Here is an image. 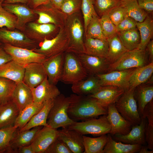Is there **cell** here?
Here are the masks:
<instances>
[{
    "instance_id": "16",
    "label": "cell",
    "mask_w": 153,
    "mask_h": 153,
    "mask_svg": "<svg viewBox=\"0 0 153 153\" xmlns=\"http://www.w3.org/2000/svg\"><path fill=\"white\" fill-rule=\"evenodd\" d=\"M2 6L17 18L18 29L24 31L26 25L32 22L36 15L32 9L24 5L2 3Z\"/></svg>"
},
{
    "instance_id": "5",
    "label": "cell",
    "mask_w": 153,
    "mask_h": 153,
    "mask_svg": "<svg viewBox=\"0 0 153 153\" xmlns=\"http://www.w3.org/2000/svg\"><path fill=\"white\" fill-rule=\"evenodd\" d=\"M135 88L129 89L125 92L114 103L121 115L133 125L139 124L141 121L135 97Z\"/></svg>"
},
{
    "instance_id": "62",
    "label": "cell",
    "mask_w": 153,
    "mask_h": 153,
    "mask_svg": "<svg viewBox=\"0 0 153 153\" xmlns=\"http://www.w3.org/2000/svg\"><path fill=\"white\" fill-rule=\"evenodd\" d=\"M2 3L0 2V5Z\"/></svg>"
},
{
    "instance_id": "32",
    "label": "cell",
    "mask_w": 153,
    "mask_h": 153,
    "mask_svg": "<svg viewBox=\"0 0 153 153\" xmlns=\"http://www.w3.org/2000/svg\"><path fill=\"white\" fill-rule=\"evenodd\" d=\"M152 15L148 14L143 21L137 22V27L140 36V43L137 48L140 50H145L152 37L153 19Z\"/></svg>"
},
{
    "instance_id": "33",
    "label": "cell",
    "mask_w": 153,
    "mask_h": 153,
    "mask_svg": "<svg viewBox=\"0 0 153 153\" xmlns=\"http://www.w3.org/2000/svg\"><path fill=\"white\" fill-rule=\"evenodd\" d=\"M153 73V62L136 68L129 78V89L135 88L145 82L151 77Z\"/></svg>"
},
{
    "instance_id": "29",
    "label": "cell",
    "mask_w": 153,
    "mask_h": 153,
    "mask_svg": "<svg viewBox=\"0 0 153 153\" xmlns=\"http://www.w3.org/2000/svg\"><path fill=\"white\" fill-rule=\"evenodd\" d=\"M107 141L103 150V153H138L143 145L139 144H129L117 142L114 140L110 133L107 134Z\"/></svg>"
},
{
    "instance_id": "31",
    "label": "cell",
    "mask_w": 153,
    "mask_h": 153,
    "mask_svg": "<svg viewBox=\"0 0 153 153\" xmlns=\"http://www.w3.org/2000/svg\"><path fill=\"white\" fill-rule=\"evenodd\" d=\"M54 99H51L45 102L41 109L33 116L24 126L19 129V131L29 129L38 126L48 127L47 123V119Z\"/></svg>"
},
{
    "instance_id": "2",
    "label": "cell",
    "mask_w": 153,
    "mask_h": 153,
    "mask_svg": "<svg viewBox=\"0 0 153 153\" xmlns=\"http://www.w3.org/2000/svg\"><path fill=\"white\" fill-rule=\"evenodd\" d=\"M69 39L66 51L75 53H85L84 27L81 11L67 16L65 25Z\"/></svg>"
},
{
    "instance_id": "43",
    "label": "cell",
    "mask_w": 153,
    "mask_h": 153,
    "mask_svg": "<svg viewBox=\"0 0 153 153\" xmlns=\"http://www.w3.org/2000/svg\"><path fill=\"white\" fill-rule=\"evenodd\" d=\"M93 1L95 10L99 18L120 4V1L118 0H93Z\"/></svg>"
},
{
    "instance_id": "6",
    "label": "cell",
    "mask_w": 153,
    "mask_h": 153,
    "mask_svg": "<svg viewBox=\"0 0 153 153\" xmlns=\"http://www.w3.org/2000/svg\"><path fill=\"white\" fill-rule=\"evenodd\" d=\"M69 44L68 35L65 26L60 28L55 37L50 39H45L33 50L47 58L67 51Z\"/></svg>"
},
{
    "instance_id": "22",
    "label": "cell",
    "mask_w": 153,
    "mask_h": 153,
    "mask_svg": "<svg viewBox=\"0 0 153 153\" xmlns=\"http://www.w3.org/2000/svg\"><path fill=\"white\" fill-rule=\"evenodd\" d=\"M58 131V138L64 143L73 153H83V135L67 127L63 128Z\"/></svg>"
},
{
    "instance_id": "61",
    "label": "cell",
    "mask_w": 153,
    "mask_h": 153,
    "mask_svg": "<svg viewBox=\"0 0 153 153\" xmlns=\"http://www.w3.org/2000/svg\"><path fill=\"white\" fill-rule=\"evenodd\" d=\"M2 44H1V43H0V45H2Z\"/></svg>"
},
{
    "instance_id": "26",
    "label": "cell",
    "mask_w": 153,
    "mask_h": 153,
    "mask_svg": "<svg viewBox=\"0 0 153 153\" xmlns=\"http://www.w3.org/2000/svg\"><path fill=\"white\" fill-rule=\"evenodd\" d=\"M101 86L98 78L94 75H89L85 79L73 84V92L79 95H88L96 92Z\"/></svg>"
},
{
    "instance_id": "42",
    "label": "cell",
    "mask_w": 153,
    "mask_h": 153,
    "mask_svg": "<svg viewBox=\"0 0 153 153\" xmlns=\"http://www.w3.org/2000/svg\"><path fill=\"white\" fill-rule=\"evenodd\" d=\"M17 83L10 80L0 77V104L12 99Z\"/></svg>"
},
{
    "instance_id": "49",
    "label": "cell",
    "mask_w": 153,
    "mask_h": 153,
    "mask_svg": "<svg viewBox=\"0 0 153 153\" xmlns=\"http://www.w3.org/2000/svg\"><path fill=\"white\" fill-rule=\"evenodd\" d=\"M45 153H73L67 145L58 138L50 145Z\"/></svg>"
},
{
    "instance_id": "18",
    "label": "cell",
    "mask_w": 153,
    "mask_h": 153,
    "mask_svg": "<svg viewBox=\"0 0 153 153\" xmlns=\"http://www.w3.org/2000/svg\"><path fill=\"white\" fill-rule=\"evenodd\" d=\"M64 52L46 58L42 63L48 80L51 83L54 85H56L61 80Z\"/></svg>"
},
{
    "instance_id": "57",
    "label": "cell",
    "mask_w": 153,
    "mask_h": 153,
    "mask_svg": "<svg viewBox=\"0 0 153 153\" xmlns=\"http://www.w3.org/2000/svg\"><path fill=\"white\" fill-rule=\"evenodd\" d=\"M28 0H5L3 3L16 4L18 3L27 4Z\"/></svg>"
},
{
    "instance_id": "13",
    "label": "cell",
    "mask_w": 153,
    "mask_h": 153,
    "mask_svg": "<svg viewBox=\"0 0 153 153\" xmlns=\"http://www.w3.org/2000/svg\"><path fill=\"white\" fill-rule=\"evenodd\" d=\"M135 68L114 71L96 76L99 78L101 86H116L122 89L125 92L129 89V78Z\"/></svg>"
},
{
    "instance_id": "40",
    "label": "cell",
    "mask_w": 153,
    "mask_h": 153,
    "mask_svg": "<svg viewBox=\"0 0 153 153\" xmlns=\"http://www.w3.org/2000/svg\"><path fill=\"white\" fill-rule=\"evenodd\" d=\"M18 129L14 126L0 129V153H12L10 143Z\"/></svg>"
},
{
    "instance_id": "21",
    "label": "cell",
    "mask_w": 153,
    "mask_h": 153,
    "mask_svg": "<svg viewBox=\"0 0 153 153\" xmlns=\"http://www.w3.org/2000/svg\"><path fill=\"white\" fill-rule=\"evenodd\" d=\"M58 137L56 129L43 126L38 132L31 144L35 153H45Z\"/></svg>"
},
{
    "instance_id": "37",
    "label": "cell",
    "mask_w": 153,
    "mask_h": 153,
    "mask_svg": "<svg viewBox=\"0 0 153 153\" xmlns=\"http://www.w3.org/2000/svg\"><path fill=\"white\" fill-rule=\"evenodd\" d=\"M44 103H40L33 102L21 111L16 119L14 126L20 129L24 126L32 117L39 111Z\"/></svg>"
},
{
    "instance_id": "12",
    "label": "cell",
    "mask_w": 153,
    "mask_h": 153,
    "mask_svg": "<svg viewBox=\"0 0 153 153\" xmlns=\"http://www.w3.org/2000/svg\"><path fill=\"white\" fill-rule=\"evenodd\" d=\"M19 31L0 28V43L30 49L38 47L37 43L30 39L24 32Z\"/></svg>"
},
{
    "instance_id": "14",
    "label": "cell",
    "mask_w": 153,
    "mask_h": 153,
    "mask_svg": "<svg viewBox=\"0 0 153 153\" xmlns=\"http://www.w3.org/2000/svg\"><path fill=\"white\" fill-rule=\"evenodd\" d=\"M76 54L89 75L108 72L111 63L107 58L85 53Z\"/></svg>"
},
{
    "instance_id": "1",
    "label": "cell",
    "mask_w": 153,
    "mask_h": 153,
    "mask_svg": "<svg viewBox=\"0 0 153 153\" xmlns=\"http://www.w3.org/2000/svg\"><path fill=\"white\" fill-rule=\"evenodd\" d=\"M70 97L67 113L70 118L74 120H85L107 114V109L93 98L76 94H72Z\"/></svg>"
},
{
    "instance_id": "28",
    "label": "cell",
    "mask_w": 153,
    "mask_h": 153,
    "mask_svg": "<svg viewBox=\"0 0 153 153\" xmlns=\"http://www.w3.org/2000/svg\"><path fill=\"white\" fill-rule=\"evenodd\" d=\"M84 42L85 53L107 58L109 50L107 40L85 37Z\"/></svg>"
},
{
    "instance_id": "59",
    "label": "cell",
    "mask_w": 153,
    "mask_h": 153,
    "mask_svg": "<svg viewBox=\"0 0 153 153\" xmlns=\"http://www.w3.org/2000/svg\"><path fill=\"white\" fill-rule=\"evenodd\" d=\"M147 146L143 145L140 150L139 153H153V150H148Z\"/></svg>"
},
{
    "instance_id": "19",
    "label": "cell",
    "mask_w": 153,
    "mask_h": 153,
    "mask_svg": "<svg viewBox=\"0 0 153 153\" xmlns=\"http://www.w3.org/2000/svg\"><path fill=\"white\" fill-rule=\"evenodd\" d=\"M145 119L141 117L140 124L133 125L128 134L125 135L115 134L112 136L113 139L116 141L126 144L145 145L146 143L145 133Z\"/></svg>"
},
{
    "instance_id": "46",
    "label": "cell",
    "mask_w": 153,
    "mask_h": 153,
    "mask_svg": "<svg viewBox=\"0 0 153 153\" xmlns=\"http://www.w3.org/2000/svg\"><path fill=\"white\" fill-rule=\"evenodd\" d=\"M81 10L84 22L85 35L89 22L93 15L96 13L94 8L93 0H82Z\"/></svg>"
},
{
    "instance_id": "8",
    "label": "cell",
    "mask_w": 153,
    "mask_h": 153,
    "mask_svg": "<svg viewBox=\"0 0 153 153\" xmlns=\"http://www.w3.org/2000/svg\"><path fill=\"white\" fill-rule=\"evenodd\" d=\"M147 56L146 49L136 48L128 50L119 59L110 65L108 72L121 71L141 67L146 64Z\"/></svg>"
},
{
    "instance_id": "53",
    "label": "cell",
    "mask_w": 153,
    "mask_h": 153,
    "mask_svg": "<svg viewBox=\"0 0 153 153\" xmlns=\"http://www.w3.org/2000/svg\"><path fill=\"white\" fill-rule=\"evenodd\" d=\"M12 60L11 56L3 48V44L0 45V66Z\"/></svg>"
},
{
    "instance_id": "17",
    "label": "cell",
    "mask_w": 153,
    "mask_h": 153,
    "mask_svg": "<svg viewBox=\"0 0 153 153\" xmlns=\"http://www.w3.org/2000/svg\"><path fill=\"white\" fill-rule=\"evenodd\" d=\"M23 82L31 89L41 84L47 77L42 63H33L24 67Z\"/></svg>"
},
{
    "instance_id": "52",
    "label": "cell",
    "mask_w": 153,
    "mask_h": 153,
    "mask_svg": "<svg viewBox=\"0 0 153 153\" xmlns=\"http://www.w3.org/2000/svg\"><path fill=\"white\" fill-rule=\"evenodd\" d=\"M141 8L148 14L152 15L153 0H137Z\"/></svg>"
},
{
    "instance_id": "41",
    "label": "cell",
    "mask_w": 153,
    "mask_h": 153,
    "mask_svg": "<svg viewBox=\"0 0 153 153\" xmlns=\"http://www.w3.org/2000/svg\"><path fill=\"white\" fill-rule=\"evenodd\" d=\"M100 18L96 13L93 15L88 25L84 37L107 40L102 32Z\"/></svg>"
},
{
    "instance_id": "30",
    "label": "cell",
    "mask_w": 153,
    "mask_h": 153,
    "mask_svg": "<svg viewBox=\"0 0 153 153\" xmlns=\"http://www.w3.org/2000/svg\"><path fill=\"white\" fill-rule=\"evenodd\" d=\"M24 67L11 60L0 66V77L8 79L18 83L23 81Z\"/></svg>"
},
{
    "instance_id": "36",
    "label": "cell",
    "mask_w": 153,
    "mask_h": 153,
    "mask_svg": "<svg viewBox=\"0 0 153 153\" xmlns=\"http://www.w3.org/2000/svg\"><path fill=\"white\" fill-rule=\"evenodd\" d=\"M109 44V50L107 59L113 63L128 51L120 40L117 34L107 40Z\"/></svg>"
},
{
    "instance_id": "11",
    "label": "cell",
    "mask_w": 153,
    "mask_h": 153,
    "mask_svg": "<svg viewBox=\"0 0 153 153\" xmlns=\"http://www.w3.org/2000/svg\"><path fill=\"white\" fill-rule=\"evenodd\" d=\"M60 28L54 24H41L31 22L26 26L24 32L30 39L38 44L45 39H51L56 36Z\"/></svg>"
},
{
    "instance_id": "7",
    "label": "cell",
    "mask_w": 153,
    "mask_h": 153,
    "mask_svg": "<svg viewBox=\"0 0 153 153\" xmlns=\"http://www.w3.org/2000/svg\"><path fill=\"white\" fill-rule=\"evenodd\" d=\"M67 127L82 135L91 134L94 136L109 133L111 130L107 114L100 116L98 119L93 118L82 122L76 121Z\"/></svg>"
},
{
    "instance_id": "51",
    "label": "cell",
    "mask_w": 153,
    "mask_h": 153,
    "mask_svg": "<svg viewBox=\"0 0 153 153\" xmlns=\"http://www.w3.org/2000/svg\"><path fill=\"white\" fill-rule=\"evenodd\" d=\"M145 133L147 147L149 150H153V125L146 123Z\"/></svg>"
},
{
    "instance_id": "4",
    "label": "cell",
    "mask_w": 153,
    "mask_h": 153,
    "mask_svg": "<svg viewBox=\"0 0 153 153\" xmlns=\"http://www.w3.org/2000/svg\"><path fill=\"white\" fill-rule=\"evenodd\" d=\"M88 76L76 54L71 52H65L60 81L65 84H73Z\"/></svg>"
},
{
    "instance_id": "10",
    "label": "cell",
    "mask_w": 153,
    "mask_h": 153,
    "mask_svg": "<svg viewBox=\"0 0 153 153\" xmlns=\"http://www.w3.org/2000/svg\"><path fill=\"white\" fill-rule=\"evenodd\" d=\"M3 46L5 51L11 56L12 60L24 67L31 63H42L46 58L44 55L34 51L33 49L7 44H3Z\"/></svg>"
},
{
    "instance_id": "15",
    "label": "cell",
    "mask_w": 153,
    "mask_h": 153,
    "mask_svg": "<svg viewBox=\"0 0 153 153\" xmlns=\"http://www.w3.org/2000/svg\"><path fill=\"white\" fill-rule=\"evenodd\" d=\"M107 110V118L111 127L109 133L111 136L128 134L133 126L132 124L121 115L115 107L114 104L109 106Z\"/></svg>"
},
{
    "instance_id": "54",
    "label": "cell",
    "mask_w": 153,
    "mask_h": 153,
    "mask_svg": "<svg viewBox=\"0 0 153 153\" xmlns=\"http://www.w3.org/2000/svg\"><path fill=\"white\" fill-rule=\"evenodd\" d=\"M50 3V0H28L27 5L31 9L35 8L42 5Z\"/></svg>"
},
{
    "instance_id": "44",
    "label": "cell",
    "mask_w": 153,
    "mask_h": 153,
    "mask_svg": "<svg viewBox=\"0 0 153 153\" xmlns=\"http://www.w3.org/2000/svg\"><path fill=\"white\" fill-rule=\"evenodd\" d=\"M5 27L10 30L18 29L17 18L14 14L0 5V28Z\"/></svg>"
},
{
    "instance_id": "45",
    "label": "cell",
    "mask_w": 153,
    "mask_h": 153,
    "mask_svg": "<svg viewBox=\"0 0 153 153\" xmlns=\"http://www.w3.org/2000/svg\"><path fill=\"white\" fill-rule=\"evenodd\" d=\"M100 20L103 33L107 40L117 34L116 26L111 20L107 14L101 16Z\"/></svg>"
},
{
    "instance_id": "50",
    "label": "cell",
    "mask_w": 153,
    "mask_h": 153,
    "mask_svg": "<svg viewBox=\"0 0 153 153\" xmlns=\"http://www.w3.org/2000/svg\"><path fill=\"white\" fill-rule=\"evenodd\" d=\"M137 22L132 18L127 16L121 22L116 26L117 33L137 28Z\"/></svg>"
},
{
    "instance_id": "38",
    "label": "cell",
    "mask_w": 153,
    "mask_h": 153,
    "mask_svg": "<svg viewBox=\"0 0 153 153\" xmlns=\"http://www.w3.org/2000/svg\"><path fill=\"white\" fill-rule=\"evenodd\" d=\"M117 35L122 44L128 50L138 48L140 42V36L137 28L118 32Z\"/></svg>"
},
{
    "instance_id": "55",
    "label": "cell",
    "mask_w": 153,
    "mask_h": 153,
    "mask_svg": "<svg viewBox=\"0 0 153 153\" xmlns=\"http://www.w3.org/2000/svg\"><path fill=\"white\" fill-rule=\"evenodd\" d=\"M149 56L150 63L153 62V40H151L147 45L146 48Z\"/></svg>"
},
{
    "instance_id": "27",
    "label": "cell",
    "mask_w": 153,
    "mask_h": 153,
    "mask_svg": "<svg viewBox=\"0 0 153 153\" xmlns=\"http://www.w3.org/2000/svg\"><path fill=\"white\" fill-rule=\"evenodd\" d=\"M12 99L20 112L33 102L31 89L23 81L17 83L12 95Z\"/></svg>"
},
{
    "instance_id": "63",
    "label": "cell",
    "mask_w": 153,
    "mask_h": 153,
    "mask_svg": "<svg viewBox=\"0 0 153 153\" xmlns=\"http://www.w3.org/2000/svg\"><path fill=\"white\" fill-rule=\"evenodd\" d=\"M118 0L122 1V0Z\"/></svg>"
},
{
    "instance_id": "25",
    "label": "cell",
    "mask_w": 153,
    "mask_h": 153,
    "mask_svg": "<svg viewBox=\"0 0 153 153\" xmlns=\"http://www.w3.org/2000/svg\"><path fill=\"white\" fill-rule=\"evenodd\" d=\"M42 126H36L22 131H19L18 129L10 143L12 153H15L20 148L31 144L38 132L42 128Z\"/></svg>"
},
{
    "instance_id": "35",
    "label": "cell",
    "mask_w": 153,
    "mask_h": 153,
    "mask_svg": "<svg viewBox=\"0 0 153 153\" xmlns=\"http://www.w3.org/2000/svg\"><path fill=\"white\" fill-rule=\"evenodd\" d=\"M84 147L83 153H103V150L107 141V135H103L93 138L83 135Z\"/></svg>"
},
{
    "instance_id": "20",
    "label": "cell",
    "mask_w": 153,
    "mask_h": 153,
    "mask_svg": "<svg viewBox=\"0 0 153 153\" xmlns=\"http://www.w3.org/2000/svg\"><path fill=\"white\" fill-rule=\"evenodd\" d=\"M124 92L118 87L105 86H101L95 93L88 96L95 99L102 106L107 109L109 106L114 104Z\"/></svg>"
},
{
    "instance_id": "23",
    "label": "cell",
    "mask_w": 153,
    "mask_h": 153,
    "mask_svg": "<svg viewBox=\"0 0 153 153\" xmlns=\"http://www.w3.org/2000/svg\"><path fill=\"white\" fill-rule=\"evenodd\" d=\"M31 90L33 102L40 103L54 99L61 94L56 85L49 81L47 77L41 84Z\"/></svg>"
},
{
    "instance_id": "24",
    "label": "cell",
    "mask_w": 153,
    "mask_h": 153,
    "mask_svg": "<svg viewBox=\"0 0 153 153\" xmlns=\"http://www.w3.org/2000/svg\"><path fill=\"white\" fill-rule=\"evenodd\" d=\"M20 112L12 99L0 104V129L14 126Z\"/></svg>"
},
{
    "instance_id": "39",
    "label": "cell",
    "mask_w": 153,
    "mask_h": 153,
    "mask_svg": "<svg viewBox=\"0 0 153 153\" xmlns=\"http://www.w3.org/2000/svg\"><path fill=\"white\" fill-rule=\"evenodd\" d=\"M120 3L126 8L128 16L137 22L143 21L148 14L140 8L137 0H123Z\"/></svg>"
},
{
    "instance_id": "60",
    "label": "cell",
    "mask_w": 153,
    "mask_h": 153,
    "mask_svg": "<svg viewBox=\"0 0 153 153\" xmlns=\"http://www.w3.org/2000/svg\"><path fill=\"white\" fill-rule=\"evenodd\" d=\"M5 0H0V2L2 3Z\"/></svg>"
},
{
    "instance_id": "34",
    "label": "cell",
    "mask_w": 153,
    "mask_h": 153,
    "mask_svg": "<svg viewBox=\"0 0 153 153\" xmlns=\"http://www.w3.org/2000/svg\"><path fill=\"white\" fill-rule=\"evenodd\" d=\"M137 86L135 90V97L136 100L139 113L142 116L144 109L146 105L153 100V86L144 85Z\"/></svg>"
},
{
    "instance_id": "9",
    "label": "cell",
    "mask_w": 153,
    "mask_h": 153,
    "mask_svg": "<svg viewBox=\"0 0 153 153\" xmlns=\"http://www.w3.org/2000/svg\"><path fill=\"white\" fill-rule=\"evenodd\" d=\"M32 9L38 16L36 21L37 23L54 24L60 28L65 26L67 16L60 9L53 6L50 2Z\"/></svg>"
},
{
    "instance_id": "58",
    "label": "cell",
    "mask_w": 153,
    "mask_h": 153,
    "mask_svg": "<svg viewBox=\"0 0 153 153\" xmlns=\"http://www.w3.org/2000/svg\"><path fill=\"white\" fill-rule=\"evenodd\" d=\"M63 0H50L51 4L56 8L60 9L61 5Z\"/></svg>"
},
{
    "instance_id": "48",
    "label": "cell",
    "mask_w": 153,
    "mask_h": 153,
    "mask_svg": "<svg viewBox=\"0 0 153 153\" xmlns=\"http://www.w3.org/2000/svg\"><path fill=\"white\" fill-rule=\"evenodd\" d=\"M107 14L111 20L116 26L128 16L126 8L121 3L120 5L111 9Z\"/></svg>"
},
{
    "instance_id": "47",
    "label": "cell",
    "mask_w": 153,
    "mask_h": 153,
    "mask_svg": "<svg viewBox=\"0 0 153 153\" xmlns=\"http://www.w3.org/2000/svg\"><path fill=\"white\" fill-rule=\"evenodd\" d=\"M82 0H63L60 9L67 16L81 11Z\"/></svg>"
},
{
    "instance_id": "56",
    "label": "cell",
    "mask_w": 153,
    "mask_h": 153,
    "mask_svg": "<svg viewBox=\"0 0 153 153\" xmlns=\"http://www.w3.org/2000/svg\"><path fill=\"white\" fill-rule=\"evenodd\" d=\"M15 153H35L34 149L31 144L18 149Z\"/></svg>"
},
{
    "instance_id": "3",
    "label": "cell",
    "mask_w": 153,
    "mask_h": 153,
    "mask_svg": "<svg viewBox=\"0 0 153 153\" xmlns=\"http://www.w3.org/2000/svg\"><path fill=\"white\" fill-rule=\"evenodd\" d=\"M70 101V96L61 94L54 99L47 119L48 127L55 129L67 127L76 122L68 114Z\"/></svg>"
}]
</instances>
